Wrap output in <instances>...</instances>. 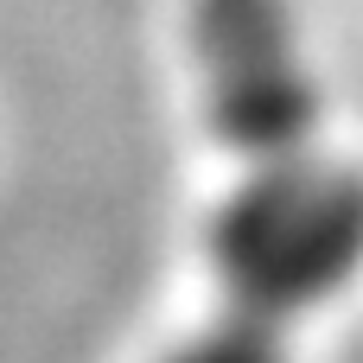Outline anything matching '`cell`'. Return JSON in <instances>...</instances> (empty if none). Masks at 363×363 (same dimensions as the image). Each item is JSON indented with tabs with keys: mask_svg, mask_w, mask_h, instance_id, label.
Masks as SVG:
<instances>
[{
	"mask_svg": "<svg viewBox=\"0 0 363 363\" xmlns=\"http://www.w3.org/2000/svg\"><path fill=\"white\" fill-rule=\"evenodd\" d=\"M191 45L242 179L217 217V319L172 363H281L287 325L363 262V172L319 147V96L287 0H198Z\"/></svg>",
	"mask_w": 363,
	"mask_h": 363,
	"instance_id": "6da1fadb",
	"label": "cell"
}]
</instances>
